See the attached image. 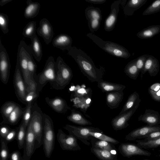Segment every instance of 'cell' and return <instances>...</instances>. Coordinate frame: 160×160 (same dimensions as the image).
Here are the masks:
<instances>
[{"mask_svg": "<svg viewBox=\"0 0 160 160\" xmlns=\"http://www.w3.org/2000/svg\"><path fill=\"white\" fill-rule=\"evenodd\" d=\"M148 0H128L123 8V11L126 16L132 15L134 12L143 6Z\"/></svg>", "mask_w": 160, "mask_h": 160, "instance_id": "obj_26", "label": "cell"}, {"mask_svg": "<svg viewBox=\"0 0 160 160\" xmlns=\"http://www.w3.org/2000/svg\"><path fill=\"white\" fill-rule=\"evenodd\" d=\"M38 35L42 37L46 45L52 41L54 35L53 27L47 19L44 18L39 22V26L36 31Z\"/></svg>", "mask_w": 160, "mask_h": 160, "instance_id": "obj_14", "label": "cell"}, {"mask_svg": "<svg viewBox=\"0 0 160 160\" xmlns=\"http://www.w3.org/2000/svg\"><path fill=\"white\" fill-rule=\"evenodd\" d=\"M58 136L59 142L64 149L71 151L81 150V148L78 143V139L72 135H67L59 129Z\"/></svg>", "mask_w": 160, "mask_h": 160, "instance_id": "obj_13", "label": "cell"}, {"mask_svg": "<svg viewBox=\"0 0 160 160\" xmlns=\"http://www.w3.org/2000/svg\"><path fill=\"white\" fill-rule=\"evenodd\" d=\"M140 103L137 104L132 109L127 112L116 116L111 121L113 129L118 131L126 128L129 125L128 121L138 109Z\"/></svg>", "mask_w": 160, "mask_h": 160, "instance_id": "obj_12", "label": "cell"}, {"mask_svg": "<svg viewBox=\"0 0 160 160\" xmlns=\"http://www.w3.org/2000/svg\"><path fill=\"white\" fill-rule=\"evenodd\" d=\"M160 89V83H156L151 85L149 88L148 91L156 92Z\"/></svg>", "mask_w": 160, "mask_h": 160, "instance_id": "obj_51", "label": "cell"}, {"mask_svg": "<svg viewBox=\"0 0 160 160\" xmlns=\"http://www.w3.org/2000/svg\"><path fill=\"white\" fill-rule=\"evenodd\" d=\"M160 32V25H153L145 28L138 32L137 36L142 39L152 38Z\"/></svg>", "mask_w": 160, "mask_h": 160, "instance_id": "obj_29", "label": "cell"}, {"mask_svg": "<svg viewBox=\"0 0 160 160\" xmlns=\"http://www.w3.org/2000/svg\"><path fill=\"white\" fill-rule=\"evenodd\" d=\"M43 119L44 147L46 156L48 157L51 154L54 144L53 123L51 118L45 113H43Z\"/></svg>", "mask_w": 160, "mask_h": 160, "instance_id": "obj_7", "label": "cell"}, {"mask_svg": "<svg viewBox=\"0 0 160 160\" xmlns=\"http://www.w3.org/2000/svg\"><path fill=\"white\" fill-rule=\"evenodd\" d=\"M10 131L9 127L7 126H2L0 128V134L3 137L6 138Z\"/></svg>", "mask_w": 160, "mask_h": 160, "instance_id": "obj_50", "label": "cell"}, {"mask_svg": "<svg viewBox=\"0 0 160 160\" xmlns=\"http://www.w3.org/2000/svg\"><path fill=\"white\" fill-rule=\"evenodd\" d=\"M38 92L37 91H31L26 93L25 101L27 105L28 103H32L35 99L38 98Z\"/></svg>", "mask_w": 160, "mask_h": 160, "instance_id": "obj_46", "label": "cell"}, {"mask_svg": "<svg viewBox=\"0 0 160 160\" xmlns=\"http://www.w3.org/2000/svg\"><path fill=\"white\" fill-rule=\"evenodd\" d=\"M13 84L15 92L18 99L27 106L25 101L26 87L19 66L17 63L13 77Z\"/></svg>", "mask_w": 160, "mask_h": 160, "instance_id": "obj_9", "label": "cell"}, {"mask_svg": "<svg viewBox=\"0 0 160 160\" xmlns=\"http://www.w3.org/2000/svg\"><path fill=\"white\" fill-rule=\"evenodd\" d=\"M8 156V152L4 141L2 142L1 156L2 160H7Z\"/></svg>", "mask_w": 160, "mask_h": 160, "instance_id": "obj_47", "label": "cell"}, {"mask_svg": "<svg viewBox=\"0 0 160 160\" xmlns=\"http://www.w3.org/2000/svg\"><path fill=\"white\" fill-rule=\"evenodd\" d=\"M25 109L26 108H22L18 104L9 116L5 122L12 125L16 124L23 115Z\"/></svg>", "mask_w": 160, "mask_h": 160, "instance_id": "obj_31", "label": "cell"}, {"mask_svg": "<svg viewBox=\"0 0 160 160\" xmlns=\"http://www.w3.org/2000/svg\"><path fill=\"white\" fill-rule=\"evenodd\" d=\"M148 92L153 99L158 102H160V89L156 92L150 91H148Z\"/></svg>", "mask_w": 160, "mask_h": 160, "instance_id": "obj_49", "label": "cell"}, {"mask_svg": "<svg viewBox=\"0 0 160 160\" xmlns=\"http://www.w3.org/2000/svg\"><path fill=\"white\" fill-rule=\"evenodd\" d=\"M47 104L55 112L60 113H64L70 109L66 101L59 97L53 98L48 97L45 98Z\"/></svg>", "mask_w": 160, "mask_h": 160, "instance_id": "obj_17", "label": "cell"}, {"mask_svg": "<svg viewBox=\"0 0 160 160\" xmlns=\"http://www.w3.org/2000/svg\"><path fill=\"white\" fill-rule=\"evenodd\" d=\"M98 87L103 92L106 93L116 91H123L126 86L113 83L102 79L98 82Z\"/></svg>", "mask_w": 160, "mask_h": 160, "instance_id": "obj_22", "label": "cell"}, {"mask_svg": "<svg viewBox=\"0 0 160 160\" xmlns=\"http://www.w3.org/2000/svg\"><path fill=\"white\" fill-rule=\"evenodd\" d=\"M91 151L101 160H118L116 149L107 150L92 147Z\"/></svg>", "mask_w": 160, "mask_h": 160, "instance_id": "obj_23", "label": "cell"}, {"mask_svg": "<svg viewBox=\"0 0 160 160\" xmlns=\"http://www.w3.org/2000/svg\"><path fill=\"white\" fill-rule=\"evenodd\" d=\"M16 133V131L14 130L10 131L6 137L7 140H12L14 137Z\"/></svg>", "mask_w": 160, "mask_h": 160, "instance_id": "obj_52", "label": "cell"}, {"mask_svg": "<svg viewBox=\"0 0 160 160\" xmlns=\"http://www.w3.org/2000/svg\"><path fill=\"white\" fill-rule=\"evenodd\" d=\"M160 66L158 60L155 57L149 55L144 67L141 71V76L148 72L151 76H155L159 71Z\"/></svg>", "mask_w": 160, "mask_h": 160, "instance_id": "obj_19", "label": "cell"}, {"mask_svg": "<svg viewBox=\"0 0 160 160\" xmlns=\"http://www.w3.org/2000/svg\"><path fill=\"white\" fill-rule=\"evenodd\" d=\"M151 160L146 159H144V160Z\"/></svg>", "mask_w": 160, "mask_h": 160, "instance_id": "obj_56", "label": "cell"}, {"mask_svg": "<svg viewBox=\"0 0 160 160\" xmlns=\"http://www.w3.org/2000/svg\"><path fill=\"white\" fill-rule=\"evenodd\" d=\"M159 156L160 157V154H159Z\"/></svg>", "mask_w": 160, "mask_h": 160, "instance_id": "obj_57", "label": "cell"}, {"mask_svg": "<svg viewBox=\"0 0 160 160\" xmlns=\"http://www.w3.org/2000/svg\"><path fill=\"white\" fill-rule=\"evenodd\" d=\"M91 141L92 147L107 150L116 149L114 146L112 145L110 143L108 142L97 139H96L95 138L92 137Z\"/></svg>", "mask_w": 160, "mask_h": 160, "instance_id": "obj_35", "label": "cell"}, {"mask_svg": "<svg viewBox=\"0 0 160 160\" xmlns=\"http://www.w3.org/2000/svg\"><path fill=\"white\" fill-rule=\"evenodd\" d=\"M90 134L91 136L97 139L106 141L113 144H117L119 143L117 140L106 135L103 134V133L98 132H90Z\"/></svg>", "mask_w": 160, "mask_h": 160, "instance_id": "obj_38", "label": "cell"}, {"mask_svg": "<svg viewBox=\"0 0 160 160\" xmlns=\"http://www.w3.org/2000/svg\"><path fill=\"white\" fill-rule=\"evenodd\" d=\"M160 131V125L150 126L148 125L136 128L126 135V140L134 141L143 138L146 135L152 132Z\"/></svg>", "mask_w": 160, "mask_h": 160, "instance_id": "obj_15", "label": "cell"}, {"mask_svg": "<svg viewBox=\"0 0 160 160\" xmlns=\"http://www.w3.org/2000/svg\"><path fill=\"white\" fill-rule=\"evenodd\" d=\"M68 53L78 64L82 74L91 82L102 79L105 70L102 66L97 68L92 58L82 50L75 46L68 51Z\"/></svg>", "mask_w": 160, "mask_h": 160, "instance_id": "obj_1", "label": "cell"}, {"mask_svg": "<svg viewBox=\"0 0 160 160\" xmlns=\"http://www.w3.org/2000/svg\"><path fill=\"white\" fill-rule=\"evenodd\" d=\"M124 97L123 91H116L106 93V104L110 109L117 108L122 100Z\"/></svg>", "mask_w": 160, "mask_h": 160, "instance_id": "obj_21", "label": "cell"}, {"mask_svg": "<svg viewBox=\"0 0 160 160\" xmlns=\"http://www.w3.org/2000/svg\"><path fill=\"white\" fill-rule=\"evenodd\" d=\"M28 126L26 132V150L27 155L30 156L33 151L34 142L36 139L30 122Z\"/></svg>", "mask_w": 160, "mask_h": 160, "instance_id": "obj_30", "label": "cell"}, {"mask_svg": "<svg viewBox=\"0 0 160 160\" xmlns=\"http://www.w3.org/2000/svg\"><path fill=\"white\" fill-rule=\"evenodd\" d=\"M26 127L21 122L19 127L17 135V139L19 145L21 146L23 145L26 135Z\"/></svg>", "mask_w": 160, "mask_h": 160, "instance_id": "obj_43", "label": "cell"}, {"mask_svg": "<svg viewBox=\"0 0 160 160\" xmlns=\"http://www.w3.org/2000/svg\"><path fill=\"white\" fill-rule=\"evenodd\" d=\"M31 52L29 45L23 40H21L18 47L17 63L19 66L26 88L32 82L28 68V56Z\"/></svg>", "mask_w": 160, "mask_h": 160, "instance_id": "obj_5", "label": "cell"}, {"mask_svg": "<svg viewBox=\"0 0 160 160\" xmlns=\"http://www.w3.org/2000/svg\"><path fill=\"white\" fill-rule=\"evenodd\" d=\"M86 1L94 4H101L104 3L106 0H85Z\"/></svg>", "mask_w": 160, "mask_h": 160, "instance_id": "obj_53", "label": "cell"}, {"mask_svg": "<svg viewBox=\"0 0 160 160\" xmlns=\"http://www.w3.org/2000/svg\"><path fill=\"white\" fill-rule=\"evenodd\" d=\"M18 105V104L12 101L6 102L2 105L1 108V112L3 119L2 122H5Z\"/></svg>", "mask_w": 160, "mask_h": 160, "instance_id": "obj_34", "label": "cell"}, {"mask_svg": "<svg viewBox=\"0 0 160 160\" xmlns=\"http://www.w3.org/2000/svg\"><path fill=\"white\" fill-rule=\"evenodd\" d=\"M85 14L88 21L91 19L98 20L101 21L102 15L100 9L97 7L90 6L86 8Z\"/></svg>", "mask_w": 160, "mask_h": 160, "instance_id": "obj_33", "label": "cell"}, {"mask_svg": "<svg viewBox=\"0 0 160 160\" xmlns=\"http://www.w3.org/2000/svg\"><path fill=\"white\" fill-rule=\"evenodd\" d=\"M160 12V0H157L153 2L144 11L143 15H151Z\"/></svg>", "mask_w": 160, "mask_h": 160, "instance_id": "obj_39", "label": "cell"}, {"mask_svg": "<svg viewBox=\"0 0 160 160\" xmlns=\"http://www.w3.org/2000/svg\"><path fill=\"white\" fill-rule=\"evenodd\" d=\"M121 0L114 2L111 5L110 12L106 19L104 23V29L105 31H110L114 28L117 22Z\"/></svg>", "mask_w": 160, "mask_h": 160, "instance_id": "obj_16", "label": "cell"}, {"mask_svg": "<svg viewBox=\"0 0 160 160\" xmlns=\"http://www.w3.org/2000/svg\"><path fill=\"white\" fill-rule=\"evenodd\" d=\"M69 132V134L74 137L86 145L89 146L92 137L90 133L91 132L103 133V131L98 128L91 127L77 126L66 124L64 127Z\"/></svg>", "mask_w": 160, "mask_h": 160, "instance_id": "obj_6", "label": "cell"}, {"mask_svg": "<svg viewBox=\"0 0 160 160\" xmlns=\"http://www.w3.org/2000/svg\"><path fill=\"white\" fill-rule=\"evenodd\" d=\"M148 55V54H144L135 59L136 65L140 72L143 69Z\"/></svg>", "mask_w": 160, "mask_h": 160, "instance_id": "obj_44", "label": "cell"}, {"mask_svg": "<svg viewBox=\"0 0 160 160\" xmlns=\"http://www.w3.org/2000/svg\"><path fill=\"white\" fill-rule=\"evenodd\" d=\"M30 39L31 43L29 46L32 54L36 60L39 62L42 56L41 43L36 34Z\"/></svg>", "mask_w": 160, "mask_h": 160, "instance_id": "obj_24", "label": "cell"}, {"mask_svg": "<svg viewBox=\"0 0 160 160\" xmlns=\"http://www.w3.org/2000/svg\"><path fill=\"white\" fill-rule=\"evenodd\" d=\"M10 67L8 54L0 38V78L4 84H7L8 81Z\"/></svg>", "mask_w": 160, "mask_h": 160, "instance_id": "obj_10", "label": "cell"}, {"mask_svg": "<svg viewBox=\"0 0 160 160\" xmlns=\"http://www.w3.org/2000/svg\"><path fill=\"white\" fill-rule=\"evenodd\" d=\"M26 4L27 6L24 12V17L27 19L35 18L39 12L40 3L38 2H32L31 0H27Z\"/></svg>", "mask_w": 160, "mask_h": 160, "instance_id": "obj_25", "label": "cell"}, {"mask_svg": "<svg viewBox=\"0 0 160 160\" xmlns=\"http://www.w3.org/2000/svg\"><path fill=\"white\" fill-rule=\"evenodd\" d=\"M118 149L123 156L128 158L137 155L150 156L151 155V152L144 150L137 144H135L122 143Z\"/></svg>", "mask_w": 160, "mask_h": 160, "instance_id": "obj_11", "label": "cell"}, {"mask_svg": "<svg viewBox=\"0 0 160 160\" xmlns=\"http://www.w3.org/2000/svg\"><path fill=\"white\" fill-rule=\"evenodd\" d=\"M32 103H30L28 104L22 115V122L26 128L28 126L31 118Z\"/></svg>", "mask_w": 160, "mask_h": 160, "instance_id": "obj_40", "label": "cell"}, {"mask_svg": "<svg viewBox=\"0 0 160 160\" xmlns=\"http://www.w3.org/2000/svg\"><path fill=\"white\" fill-rule=\"evenodd\" d=\"M9 18L6 14L0 13V27L2 32L6 34L9 32L8 28Z\"/></svg>", "mask_w": 160, "mask_h": 160, "instance_id": "obj_42", "label": "cell"}, {"mask_svg": "<svg viewBox=\"0 0 160 160\" xmlns=\"http://www.w3.org/2000/svg\"><path fill=\"white\" fill-rule=\"evenodd\" d=\"M56 74L54 81L50 84L57 90L63 89L71 81L73 73L70 68L60 56H58L56 61Z\"/></svg>", "mask_w": 160, "mask_h": 160, "instance_id": "obj_3", "label": "cell"}, {"mask_svg": "<svg viewBox=\"0 0 160 160\" xmlns=\"http://www.w3.org/2000/svg\"><path fill=\"white\" fill-rule=\"evenodd\" d=\"M43 113L40 108L35 103L32 109V117L31 123L33 131L36 137V139L39 144L41 141L43 129Z\"/></svg>", "mask_w": 160, "mask_h": 160, "instance_id": "obj_8", "label": "cell"}, {"mask_svg": "<svg viewBox=\"0 0 160 160\" xmlns=\"http://www.w3.org/2000/svg\"><path fill=\"white\" fill-rule=\"evenodd\" d=\"M12 1V0H1L0 1V6H3Z\"/></svg>", "mask_w": 160, "mask_h": 160, "instance_id": "obj_55", "label": "cell"}, {"mask_svg": "<svg viewBox=\"0 0 160 160\" xmlns=\"http://www.w3.org/2000/svg\"><path fill=\"white\" fill-rule=\"evenodd\" d=\"M86 36L100 48L111 55L125 59L131 56L128 50L119 44L104 41L92 33H88Z\"/></svg>", "mask_w": 160, "mask_h": 160, "instance_id": "obj_2", "label": "cell"}, {"mask_svg": "<svg viewBox=\"0 0 160 160\" xmlns=\"http://www.w3.org/2000/svg\"><path fill=\"white\" fill-rule=\"evenodd\" d=\"M56 74V62L54 58L50 56L47 60L42 71L34 77L37 84L38 92L41 91L48 82L51 84L53 82L55 79Z\"/></svg>", "mask_w": 160, "mask_h": 160, "instance_id": "obj_4", "label": "cell"}, {"mask_svg": "<svg viewBox=\"0 0 160 160\" xmlns=\"http://www.w3.org/2000/svg\"><path fill=\"white\" fill-rule=\"evenodd\" d=\"M88 21L90 31L92 33L99 29L100 26L101 21L98 20L94 19H91Z\"/></svg>", "mask_w": 160, "mask_h": 160, "instance_id": "obj_45", "label": "cell"}, {"mask_svg": "<svg viewBox=\"0 0 160 160\" xmlns=\"http://www.w3.org/2000/svg\"><path fill=\"white\" fill-rule=\"evenodd\" d=\"M37 67V64L33 59L31 52L28 56V68L29 75L32 80L34 79V77L36 75V72Z\"/></svg>", "mask_w": 160, "mask_h": 160, "instance_id": "obj_41", "label": "cell"}, {"mask_svg": "<svg viewBox=\"0 0 160 160\" xmlns=\"http://www.w3.org/2000/svg\"><path fill=\"white\" fill-rule=\"evenodd\" d=\"M36 22L34 21L29 22L23 29L22 35L26 38L31 39L36 34Z\"/></svg>", "mask_w": 160, "mask_h": 160, "instance_id": "obj_37", "label": "cell"}, {"mask_svg": "<svg viewBox=\"0 0 160 160\" xmlns=\"http://www.w3.org/2000/svg\"><path fill=\"white\" fill-rule=\"evenodd\" d=\"M12 160H19V155L18 152H14L11 155Z\"/></svg>", "mask_w": 160, "mask_h": 160, "instance_id": "obj_54", "label": "cell"}, {"mask_svg": "<svg viewBox=\"0 0 160 160\" xmlns=\"http://www.w3.org/2000/svg\"><path fill=\"white\" fill-rule=\"evenodd\" d=\"M72 42L71 37L68 34H58L52 41L53 46L62 50H68L72 47Z\"/></svg>", "mask_w": 160, "mask_h": 160, "instance_id": "obj_20", "label": "cell"}, {"mask_svg": "<svg viewBox=\"0 0 160 160\" xmlns=\"http://www.w3.org/2000/svg\"><path fill=\"white\" fill-rule=\"evenodd\" d=\"M160 138V131L154 132L144 136L143 138L146 140H151Z\"/></svg>", "mask_w": 160, "mask_h": 160, "instance_id": "obj_48", "label": "cell"}, {"mask_svg": "<svg viewBox=\"0 0 160 160\" xmlns=\"http://www.w3.org/2000/svg\"><path fill=\"white\" fill-rule=\"evenodd\" d=\"M67 118L73 123L81 126L92 124V123L86 118L80 112L74 109L71 110V113Z\"/></svg>", "mask_w": 160, "mask_h": 160, "instance_id": "obj_28", "label": "cell"}, {"mask_svg": "<svg viewBox=\"0 0 160 160\" xmlns=\"http://www.w3.org/2000/svg\"><path fill=\"white\" fill-rule=\"evenodd\" d=\"M141 100L139 94L135 91L131 94L124 105L118 115L126 113L132 109L137 104L140 103Z\"/></svg>", "mask_w": 160, "mask_h": 160, "instance_id": "obj_27", "label": "cell"}, {"mask_svg": "<svg viewBox=\"0 0 160 160\" xmlns=\"http://www.w3.org/2000/svg\"><path fill=\"white\" fill-rule=\"evenodd\" d=\"M124 72L130 78L133 80L137 79L140 72L136 65L135 59L128 63L125 67Z\"/></svg>", "mask_w": 160, "mask_h": 160, "instance_id": "obj_32", "label": "cell"}, {"mask_svg": "<svg viewBox=\"0 0 160 160\" xmlns=\"http://www.w3.org/2000/svg\"><path fill=\"white\" fill-rule=\"evenodd\" d=\"M137 144L142 148L145 149L154 148L160 147V138L151 140H136Z\"/></svg>", "mask_w": 160, "mask_h": 160, "instance_id": "obj_36", "label": "cell"}, {"mask_svg": "<svg viewBox=\"0 0 160 160\" xmlns=\"http://www.w3.org/2000/svg\"><path fill=\"white\" fill-rule=\"evenodd\" d=\"M138 121H141L150 126L158 125L160 124V115L158 112L150 109H147L143 114L138 118Z\"/></svg>", "mask_w": 160, "mask_h": 160, "instance_id": "obj_18", "label": "cell"}]
</instances>
